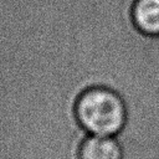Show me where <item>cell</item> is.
<instances>
[{"mask_svg":"<svg viewBox=\"0 0 159 159\" xmlns=\"http://www.w3.org/2000/svg\"><path fill=\"white\" fill-rule=\"evenodd\" d=\"M135 20L144 31L159 32V0H139Z\"/></svg>","mask_w":159,"mask_h":159,"instance_id":"3","label":"cell"},{"mask_svg":"<svg viewBox=\"0 0 159 159\" xmlns=\"http://www.w3.org/2000/svg\"><path fill=\"white\" fill-rule=\"evenodd\" d=\"M75 118L88 135L116 137L127 125L128 111L118 93L94 87L78 96L75 103Z\"/></svg>","mask_w":159,"mask_h":159,"instance_id":"1","label":"cell"},{"mask_svg":"<svg viewBox=\"0 0 159 159\" xmlns=\"http://www.w3.org/2000/svg\"><path fill=\"white\" fill-rule=\"evenodd\" d=\"M78 159H123V148L116 137H86L78 148Z\"/></svg>","mask_w":159,"mask_h":159,"instance_id":"2","label":"cell"}]
</instances>
